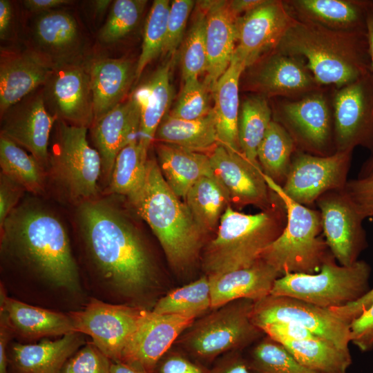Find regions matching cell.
<instances>
[{"instance_id": "obj_41", "label": "cell", "mask_w": 373, "mask_h": 373, "mask_svg": "<svg viewBox=\"0 0 373 373\" xmlns=\"http://www.w3.org/2000/svg\"><path fill=\"white\" fill-rule=\"evenodd\" d=\"M272 112L266 97L255 95L243 100L238 115V140L242 153L259 163L257 151L271 122Z\"/></svg>"}, {"instance_id": "obj_51", "label": "cell", "mask_w": 373, "mask_h": 373, "mask_svg": "<svg viewBox=\"0 0 373 373\" xmlns=\"http://www.w3.org/2000/svg\"><path fill=\"white\" fill-rule=\"evenodd\" d=\"M351 343L361 352L373 349V303L350 323Z\"/></svg>"}, {"instance_id": "obj_63", "label": "cell", "mask_w": 373, "mask_h": 373, "mask_svg": "<svg viewBox=\"0 0 373 373\" xmlns=\"http://www.w3.org/2000/svg\"><path fill=\"white\" fill-rule=\"evenodd\" d=\"M111 2L112 1L109 0L93 1L92 4L95 14L97 15L104 14Z\"/></svg>"}, {"instance_id": "obj_48", "label": "cell", "mask_w": 373, "mask_h": 373, "mask_svg": "<svg viewBox=\"0 0 373 373\" xmlns=\"http://www.w3.org/2000/svg\"><path fill=\"white\" fill-rule=\"evenodd\" d=\"M112 361L93 343L72 355L61 373H111Z\"/></svg>"}, {"instance_id": "obj_54", "label": "cell", "mask_w": 373, "mask_h": 373, "mask_svg": "<svg viewBox=\"0 0 373 373\" xmlns=\"http://www.w3.org/2000/svg\"><path fill=\"white\" fill-rule=\"evenodd\" d=\"M210 373H254L241 351L230 352L217 358Z\"/></svg>"}, {"instance_id": "obj_57", "label": "cell", "mask_w": 373, "mask_h": 373, "mask_svg": "<svg viewBox=\"0 0 373 373\" xmlns=\"http://www.w3.org/2000/svg\"><path fill=\"white\" fill-rule=\"evenodd\" d=\"M71 2L68 0H25L23 1V4L29 11L41 14L70 4Z\"/></svg>"}, {"instance_id": "obj_25", "label": "cell", "mask_w": 373, "mask_h": 373, "mask_svg": "<svg viewBox=\"0 0 373 373\" xmlns=\"http://www.w3.org/2000/svg\"><path fill=\"white\" fill-rule=\"evenodd\" d=\"M198 5L206 13L207 76L212 90L232 60L237 42L236 17L228 1H202Z\"/></svg>"}, {"instance_id": "obj_60", "label": "cell", "mask_w": 373, "mask_h": 373, "mask_svg": "<svg viewBox=\"0 0 373 373\" xmlns=\"http://www.w3.org/2000/svg\"><path fill=\"white\" fill-rule=\"evenodd\" d=\"M366 32L369 54L373 70V1H368L366 16Z\"/></svg>"}, {"instance_id": "obj_16", "label": "cell", "mask_w": 373, "mask_h": 373, "mask_svg": "<svg viewBox=\"0 0 373 373\" xmlns=\"http://www.w3.org/2000/svg\"><path fill=\"white\" fill-rule=\"evenodd\" d=\"M213 175L226 193L230 204L247 205L262 210L270 207L277 194L267 185L259 163L249 161L242 153L218 144L209 155Z\"/></svg>"}, {"instance_id": "obj_58", "label": "cell", "mask_w": 373, "mask_h": 373, "mask_svg": "<svg viewBox=\"0 0 373 373\" xmlns=\"http://www.w3.org/2000/svg\"><path fill=\"white\" fill-rule=\"evenodd\" d=\"M12 20V7L10 1L0 0V38L8 37Z\"/></svg>"}, {"instance_id": "obj_56", "label": "cell", "mask_w": 373, "mask_h": 373, "mask_svg": "<svg viewBox=\"0 0 373 373\" xmlns=\"http://www.w3.org/2000/svg\"><path fill=\"white\" fill-rule=\"evenodd\" d=\"M12 331L6 312L0 309V373H8L6 348Z\"/></svg>"}, {"instance_id": "obj_55", "label": "cell", "mask_w": 373, "mask_h": 373, "mask_svg": "<svg viewBox=\"0 0 373 373\" xmlns=\"http://www.w3.org/2000/svg\"><path fill=\"white\" fill-rule=\"evenodd\" d=\"M373 303V287L358 300L343 307L330 309L341 319L351 323Z\"/></svg>"}, {"instance_id": "obj_36", "label": "cell", "mask_w": 373, "mask_h": 373, "mask_svg": "<svg viewBox=\"0 0 373 373\" xmlns=\"http://www.w3.org/2000/svg\"><path fill=\"white\" fill-rule=\"evenodd\" d=\"M298 151L285 128L271 120L258 151L257 160L263 173L282 186L287 179L292 157Z\"/></svg>"}, {"instance_id": "obj_62", "label": "cell", "mask_w": 373, "mask_h": 373, "mask_svg": "<svg viewBox=\"0 0 373 373\" xmlns=\"http://www.w3.org/2000/svg\"><path fill=\"white\" fill-rule=\"evenodd\" d=\"M373 175V153L371 156L363 164L357 178H364Z\"/></svg>"}, {"instance_id": "obj_32", "label": "cell", "mask_w": 373, "mask_h": 373, "mask_svg": "<svg viewBox=\"0 0 373 373\" xmlns=\"http://www.w3.org/2000/svg\"><path fill=\"white\" fill-rule=\"evenodd\" d=\"M0 309L6 312L13 331L26 338L64 336L76 332L69 314L32 306L11 298L6 295L2 285Z\"/></svg>"}, {"instance_id": "obj_11", "label": "cell", "mask_w": 373, "mask_h": 373, "mask_svg": "<svg viewBox=\"0 0 373 373\" xmlns=\"http://www.w3.org/2000/svg\"><path fill=\"white\" fill-rule=\"evenodd\" d=\"M336 151L363 147L373 153V70L334 92Z\"/></svg>"}, {"instance_id": "obj_2", "label": "cell", "mask_w": 373, "mask_h": 373, "mask_svg": "<svg viewBox=\"0 0 373 373\" xmlns=\"http://www.w3.org/2000/svg\"><path fill=\"white\" fill-rule=\"evenodd\" d=\"M1 231L2 247L57 287L79 289L77 267L61 220L35 204L17 206Z\"/></svg>"}, {"instance_id": "obj_14", "label": "cell", "mask_w": 373, "mask_h": 373, "mask_svg": "<svg viewBox=\"0 0 373 373\" xmlns=\"http://www.w3.org/2000/svg\"><path fill=\"white\" fill-rule=\"evenodd\" d=\"M353 151L318 156L298 150L294 155L283 192L308 207L326 192L342 190L347 182Z\"/></svg>"}, {"instance_id": "obj_34", "label": "cell", "mask_w": 373, "mask_h": 373, "mask_svg": "<svg viewBox=\"0 0 373 373\" xmlns=\"http://www.w3.org/2000/svg\"><path fill=\"white\" fill-rule=\"evenodd\" d=\"M155 140L196 152L213 151L218 144L213 110L196 120H183L166 113L157 127Z\"/></svg>"}, {"instance_id": "obj_30", "label": "cell", "mask_w": 373, "mask_h": 373, "mask_svg": "<svg viewBox=\"0 0 373 373\" xmlns=\"http://www.w3.org/2000/svg\"><path fill=\"white\" fill-rule=\"evenodd\" d=\"M245 66L232 58L227 70L219 78L213 90V113L218 144L229 151L241 153L238 140L239 82Z\"/></svg>"}, {"instance_id": "obj_18", "label": "cell", "mask_w": 373, "mask_h": 373, "mask_svg": "<svg viewBox=\"0 0 373 373\" xmlns=\"http://www.w3.org/2000/svg\"><path fill=\"white\" fill-rule=\"evenodd\" d=\"M43 93L46 105L58 119L91 127L94 112L88 66L77 61L55 66Z\"/></svg>"}, {"instance_id": "obj_47", "label": "cell", "mask_w": 373, "mask_h": 373, "mask_svg": "<svg viewBox=\"0 0 373 373\" xmlns=\"http://www.w3.org/2000/svg\"><path fill=\"white\" fill-rule=\"evenodd\" d=\"M195 4L192 0H175L171 3L162 55L172 57L175 53L182 41L189 17Z\"/></svg>"}, {"instance_id": "obj_4", "label": "cell", "mask_w": 373, "mask_h": 373, "mask_svg": "<svg viewBox=\"0 0 373 373\" xmlns=\"http://www.w3.org/2000/svg\"><path fill=\"white\" fill-rule=\"evenodd\" d=\"M128 200L158 239L171 267L180 274L189 270L202 253L206 233L170 189L155 158H148L144 184Z\"/></svg>"}, {"instance_id": "obj_9", "label": "cell", "mask_w": 373, "mask_h": 373, "mask_svg": "<svg viewBox=\"0 0 373 373\" xmlns=\"http://www.w3.org/2000/svg\"><path fill=\"white\" fill-rule=\"evenodd\" d=\"M88 128L57 119L48 151V169L57 184L73 200H93L102 171L98 151L86 138Z\"/></svg>"}, {"instance_id": "obj_7", "label": "cell", "mask_w": 373, "mask_h": 373, "mask_svg": "<svg viewBox=\"0 0 373 373\" xmlns=\"http://www.w3.org/2000/svg\"><path fill=\"white\" fill-rule=\"evenodd\" d=\"M254 303L242 298L212 309L194 320L176 347L207 366L226 353L242 352L265 335L252 321Z\"/></svg>"}, {"instance_id": "obj_52", "label": "cell", "mask_w": 373, "mask_h": 373, "mask_svg": "<svg viewBox=\"0 0 373 373\" xmlns=\"http://www.w3.org/2000/svg\"><path fill=\"white\" fill-rule=\"evenodd\" d=\"M260 329L265 335L279 343L306 340L317 336L307 329L291 322H276L267 324Z\"/></svg>"}, {"instance_id": "obj_31", "label": "cell", "mask_w": 373, "mask_h": 373, "mask_svg": "<svg viewBox=\"0 0 373 373\" xmlns=\"http://www.w3.org/2000/svg\"><path fill=\"white\" fill-rule=\"evenodd\" d=\"M171 60L159 66L131 95L140 111L139 140L148 149L155 140L161 121L168 113L173 97L171 84Z\"/></svg>"}, {"instance_id": "obj_5", "label": "cell", "mask_w": 373, "mask_h": 373, "mask_svg": "<svg viewBox=\"0 0 373 373\" xmlns=\"http://www.w3.org/2000/svg\"><path fill=\"white\" fill-rule=\"evenodd\" d=\"M286 223V209L278 195L270 207L256 214H245L229 205L216 236L202 251L205 275H220L251 265L280 235Z\"/></svg>"}, {"instance_id": "obj_46", "label": "cell", "mask_w": 373, "mask_h": 373, "mask_svg": "<svg viewBox=\"0 0 373 373\" xmlns=\"http://www.w3.org/2000/svg\"><path fill=\"white\" fill-rule=\"evenodd\" d=\"M184 82L169 115L183 120H196L210 114L213 110L210 98L212 93L207 83L199 78L188 79Z\"/></svg>"}, {"instance_id": "obj_43", "label": "cell", "mask_w": 373, "mask_h": 373, "mask_svg": "<svg viewBox=\"0 0 373 373\" xmlns=\"http://www.w3.org/2000/svg\"><path fill=\"white\" fill-rule=\"evenodd\" d=\"M168 0H155L149 12L144 29L142 50L135 66V79L144 68L162 53L170 10Z\"/></svg>"}, {"instance_id": "obj_28", "label": "cell", "mask_w": 373, "mask_h": 373, "mask_svg": "<svg viewBox=\"0 0 373 373\" xmlns=\"http://www.w3.org/2000/svg\"><path fill=\"white\" fill-rule=\"evenodd\" d=\"M80 334L73 332L37 344L12 345L10 360L12 373H61L67 360L83 344Z\"/></svg>"}, {"instance_id": "obj_1", "label": "cell", "mask_w": 373, "mask_h": 373, "mask_svg": "<svg viewBox=\"0 0 373 373\" xmlns=\"http://www.w3.org/2000/svg\"><path fill=\"white\" fill-rule=\"evenodd\" d=\"M79 226L95 266L122 295L141 299L159 287L151 254L132 224L107 202L80 203Z\"/></svg>"}, {"instance_id": "obj_26", "label": "cell", "mask_w": 373, "mask_h": 373, "mask_svg": "<svg viewBox=\"0 0 373 373\" xmlns=\"http://www.w3.org/2000/svg\"><path fill=\"white\" fill-rule=\"evenodd\" d=\"M279 277L277 271L260 258L247 267L208 276L211 309L238 299L256 302L270 294Z\"/></svg>"}, {"instance_id": "obj_22", "label": "cell", "mask_w": 373, "mask_h": 373, "mask_svg": "<svg viewBox=\"0 0 373 373\" xmlns=\"http://www.w3.org/2000/svg\"><path fill=\"white\" fill-rule=\"evenodd\" d=\"M55 66L34 50L1 54L0 62V113L44 86Z\"/></svg>"}, {"instance_id": "obj_35", "label": "cell", "mask_w": 373, "mask_h": 373, "mask_svg": "<svg viewBox=\"0 0 373 373\" xmlns=\"http://www.w3.org/2000/svg\"><path fill=\"white\" fill-rule=\"evenodd\" d=\"M280 344L300 363L318 373H347L352 362L350 351L318 336Z\"/></svg>"}, {"instance_id": "obj_8", "label": "cell", "mask_w": 373, "mask_h": 373, "mask_svg": "<svg viewBox=\"0 0 373 373\" xmlns=\"http://www.w3.org/2000/svg\"><path fill=\"white\" fill-rule=\"evenodd\" d=\"M371 268L358 260L350 266L327 261L316 274H287L276 280L270 294L295 298L332 309L355 302L370 289Z\"/></svg>"}, {"instance_id": "obj_39", "label": "cell", "mask_w": 373, "mask_h": 373, "mask_svg": "<svg viewBox=\"0 0 373 373\" xmlns=\"http://www.w3.org/2000/svg\"><path fill=\"white\" fill-rule=\"evenodd\" d=\"M208 276L204 275L157 299L152 311L160 314L178 315L195 320L211 311Z\"/></svg>"}, {"instance_id": "obj_38", "label": "cell", "mask_w": 373, "mask_h": 373, "mask_svg": "<svg viewBox=\"0 0 373 373\" xmlns=\"http://www.w3.org/2000/svg\"><path fill=\"white\" fill-rule=\"evenodd\" d=\"M0 166L2 174L34 194L41 193L45 186V169L31 154L19 145L0 136Z\"/></svg>"}, {"instance_id": "obj_45", "label": "cell", "mask_w": 373, "mask_h": 373, "mask_svg": "<svg viewBox=\"0 0 373 373\" xmlns=\"http://www.w3.org/2000/svg\"><path fill=\"white\" fill-rule=\"evenodd\" d=\"M147 3L146 0H115L106 21L99 32L103 44H111L124 38L140 23Z\"/></svg>"}, {"instance_id": "obj_29", "label": "cell", "mask_w": 373, "mask_h": 373, "mask_svg": "<svg viewBox=\"0 0 373 373\" xmlns=\"http://www.w3.org/2000/svg\"><path fill=\"white\" fill-rule=\"evenodd\" d=\"M285 3L299 21L335 30H366L368 1L289 0Z\"/></svg>"}, {"instance_id": "obj_23", "label": "cell", "mask_w": 373, "mask_h": 373, "mask_svg": "<svg viewBox=\"0 0 373 373\" xmlns=\"http://www.w3.org/2000/svg\"><path fill=\"white\" fill-rule=\"evenodd\" d=\"M140 111L131 96L94 122L90 134L102 161L103 175L110 180L115 160L132 140L139 136Z\"/></svg>"}, {"instance_id": "obj_33", "label": "cell", "mask_w": 373, "mask_h": 373, "mask_svg": "<svg viewBox=\"0 0 373 373\" xmlns=\"http://www.w3.org/2000/svg\"><path fill=\"white\" fill-rule=\"evenodd\" d=\"M157 162L173 193L184 200L190 188L200 178L213 176L209 155L175 145L156 144Z\"/></svg>"}, {"instance_id": "obj_50", "label": "cell", "mask_w": 373, "mask_h": 373, "mask_svg": "<svg viewBox=\"0 0 373 373\" xmlns=\"http://www.w3.org/2000/svg\"><path fill=\"white\" fill-rule=\"evenodd\" d=\"M343 191L364 220L373 216V175L348 180Z\"/></svg>"}, {"instance_id": "obj_27", "label": "cell", "mask_w": 373, "mask_h": 373, "mask_svg": "<svg viewBox=\"0 0 373 373\" xmlns=\"http://www.w3.org/2000/svg\"><path fill=\"white\" fill-rule=\"evenodd\" d=\"M88 70L95 122L124 102L135 68L126 59L99 58L88 65Z\"/></svg>"}, {"instance_id": "obj_12", "label": "cell", "mask_w": 373, "mask_h": 373, "mask_svg": "<svg viewBox=\"0 0 373 373\" xmlns=\"http://www.w3.org/2000/svg\"><path fill=\"white\" fill-rule=\"evenodd\" d=\"M251 318L260 329L267 324L280 321L298 324L339 348L350 351V323L329 309L289 296L269 294L254 302Z\"/></svg>"}, {"instance_id": "obj_49", "label": "cell", "mask_w": 373, "mask_h": 373, "mask_svg": "<svg viewBox=\"0 0 373 373\" xmlns=\"http://www.w3.org/2000/svg\"><path fill=\"white\" fill-rule=\"evenodd\" d=\"M153 373H210V367L173 346L158 361Z\"/></svg>"}, {"instance_id": "obj_15", "label": "cell", "mask_w": 373, "mask_h": 373, "mask_svg": "<svg viewBox=\"0 0 373 373\" xmlns=\"http://www.w3.org/2000/svg\"><path fill=\"white\" fill-rule=\"evenodd\" d=\"M296 19L285 1L265 0L237 17V44L233 58L247 68L274 50Z\"/></svg>"}, {"instance_id": "obj_61", "label": "cell", "mask_w": 373, "mask_h": 373, "mask_svg": "<svg viewBox=\"0 0 373 373\" xmlns=\"http://www.w3.org/2000/svg\"><path fill=\"white\" fill-rule=\"evenodd\" d=\"M111 373H148L144 369L122 361H112Z\"/></svg>"}, {"instance_id": "obj_37", "label": "cell", "mask_w": 373, "mask_h": 373, "mask_svg": "<svg viewBox=\"0 0 373 373\" xmlns=\"http://www.w3.org/2000/svg\"><path fill=\"white\" fill-rule=\"evenodd\" d=\"M184 200L195 221L206 234L216 229L230 205L226 193L213 176L198 180L188 191Z\"/></svg>"}, {"instance_id": "obj_42", "label": "cell", "mask_w": 373, "mask_h": 373, "mask_svg": "<svg viewBox=\"0 0 373 373\" xmlns=\"http://www.w3.org/2000/svg\"><path fill=\"white\" fill-rule=\"evenodd\" d=\"M254 373H318L300 363L285 346L265 335L245 356Z\"/></svg>"}, {"instance_id": "obj_20", "label": "cell", "mask_w": 373, "mask_h": 373, "mask_svg": "<svg viewBox=\"0 0 373 373\" xmlns=\"http://www.w3.org/2000/svg\"><path fill=\"white\" fill-rule=\"evenodd\" d=\"M253 65L248 87L263 96L304 97L321 90L305 61L274 50Z\"/></svg>"}, {"instance_id": "obj_24", "label": "cell", "mask_w": 373, "mask_h": 373, "mask_svg": "<svg viewBox=\"0 0 373 373\" xmlns=\"http://www.w3.org/2000/svg\"><path fill=\"white\" fill-rule=\"evenodd\" d=\"M34 50L54 66L79 61L84 41L75 17L54 10L39 14L33 25Z\"/></svg>"}, {"instance_id": "obj_17", "label": "cell", "mask_w": 373, "mask_h": 373, "mask_svg": "<svg viewBox=\"0 0 373 373\" xmlns=\"http://www.w3.org/2000/svg\"><path fill=\"white\" fill-rule=\"evenodd\" d=\"M316 203L324 237L334 258L341 265H353L367 246L364 219L343 189L326 192Z\"/></svg>"}, {"instance_id": "obj_13", "label": "cell", "mask_w": 373, "mask_h": 373, "mask_svg": "<svg viewBox=\"0 0 373 373\" xmlns=\"http://www.w3.org/2000/svg\"><path fill=\"white\" fill-rule=\"evenodd\" d=\"M146 310L137 305H113L93 299L83 309L69 315L76 332L90 336L93 343L110 360L119 361Z\"/></svg>"}, {"instance_id": "obj_40", "label": "cell", "mask_w": 373, "mask_h": 373, "mask_svg": "<svg viewBox=\"0 0 373 373\" xmlns=\"http://www.w3.org/2000/svg\"><path fill=\"white\" fill-rule=\"evenodd\" d=\"M148 150L137 138L117 155L111 178V191L130 200L142 188L146 178Z\"/></svg>"}, {"instance_id": "obj_10", "label": "cell", "mask_w": 373, "mask_h": 373, "mask_svg": "<svg viewBox=\"0 0 373 373\" xmlns=\"http://www.w3.org/2000/svg\"><path fill=\"white\" fill-rule=\"evenodd\" d=\"M273 119L281 124L298 150L318 156L336 153L333 111L321 90L277 105Z\"/></svg>"}, {"instance_id": "obj_53", "label": "cell", "mask_w": 373, "mask_h": 373, "mask_svg": "<svg viewBox=\"0 0 373 373\" xmlns=\"http://www.w3.org/2000/svg\"><path fill=\"white\" fill-rule=\"evenodd\" d=\"M24 189L5 175L0 176V228L16 205Z\"/></svg>"}, {"instance_id": "obj_44", "label": "cell", "mask_w": 373, "mask_h": 373, "mask_svg": "<svg viewBox=\"0 0 373 373\" xmlns=\"http://www.w3.org/2000/svg\"><path fill=\"white\" fill-rule=\"evenodd\" d=\"M191 26L184 39L180 55L183 80L198 78L206 72L207 58L206 47V13L198 6Z\"/></svg>"}, {"instance_id": "obj_3", "label": "cell", "mask_w": 373, "mask_h": 373, "mask_svg": "<svg viewBox=\"0 0 373 373\" xmlns=\"http://www.w3.org/2000/svg\"><path fill=\"white\" fill-rule=\"evenodd\" d=\"M275 50L304 58L321 86L341 88L373 70L366 30H335L296 19Z\"/></svg>"}, {"instance_id": "obj_6", "label": "cell", "mask_w": 373, "mask_h": 373, "mask_svg": "<svg viewBox=\"0 0 373 373\" xmlns=\"http://www.w3.org/2000/svg\"><path fill=\"white\" fill-rule=\"evenodd\" d=\"M265 179L268 186L282 200L287 211V223L280 235L265 249L260 258L280 276L318 272L327 261L334 258L323 233L319 210L295 202L265 175Z\"/></svg>"}, {"instance_id": "obj_21", "label": "cell", "mask_w": 373, "mask_h": 373, "mask_svg": "<svg viewBox=\"0 0 373 373\" xmlns=\"http://www.w3.org/2000/svg\"><path fill=\"white\" fill-rule=\"evenodd\" d=\"M194 319L146 310L126 345L119 361L153 373L160 358Z\"/></svg>"}, {"instance_id": "obj_19", "label": "cell", "mask_w": 373, "mask_h": 373, "mask_svg": "<svg viewBox=\"0 0 373 373\" xmlns=\"http://www.w3.org/2000/svg\"><path fill=\"white\" fill-rule=\"evenodd\" d=\"M1 118V134L26 149L48 168L50 137L57 118L47 111L43 89L9 108Z\"/></svg>"}, {"instance_id": "obj_59", "label": "cell", "mask_w": 373, "mask_h": 373, "mask_svg": "<svg viewBox=\"0 0 373 373\" xmlns=\"http://www.w3.org/2000/svg\"><path fill=\"white\" fill-rule=\"evenodd\" d=\"M265 0H233L228 1L232 14L238 17L260 6Z\"/></svg>"}]
</instances>
